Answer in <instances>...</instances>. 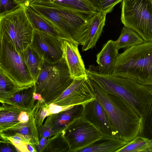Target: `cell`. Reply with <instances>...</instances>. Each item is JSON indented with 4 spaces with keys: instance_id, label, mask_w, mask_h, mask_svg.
Segmentation results:
<instances>
[{
    "instance_id": "cell-33",
    "label": "cell",
    "mask_w": 152,
    "mask_h": 152,
    "mask_svg": "<svg viewBox=\"0 0 152 152\" xmlns=\"http://www.w3.org/2000/svg\"><path fill=\"white\" fill-rule=\"evenodd\" d=\"M49 138L44 137L41 138L39 139L38 145L35 148L36 152H41L43 148L47 144Z\"/></svg>"
},
{
    "instance_id": "cell-21",
    "label": "cell",
    "mask_w": 152,
    "mask_h": 152,
    "mask_svg": "<svg viewBox=\"0 0 152 152\" xmlns=\"http://www.w3.org/2000/svg\"><path fill=\"white\" fill-rule=\"evenodd\" d=\"M34 92V85L27 88L20 89L4 103L18 107L29 113L33 107L36 101L33 97Z\"/></svg>"
},
{
    "instance_id": "cell-13",
    "label": "cell",
    "mask_w": 152,
    "mask_h": 152,
    "mask_svg": "<svg viewBox=\"0 0 152 152\" xmlns=\"http://www.w3.org/2000/svg\"><path fill=\"white\" fill-rule=\"evenodd\" d=\"M28 4L69 11L85 15H94L98 12L97 8L89 0H32Z\"/></svg>"
},
{
    "instance_id": "cell-14",
    "label": "cell",
    "mask_w": 152,
    "mask_h": 152,
    "mask_svg": "<svg viewBox=\"0 0 152 152\" xmlns=\"http://www.w3.org/2000/svg\"><path fill=\"white\" fill-rule=\"evenodd\" d=\"M77 43L63 40V57L67 66L70 77L74 80L86 76V69Z\"/></svg>"
},
{
    "instance_id": "cell-17",
    "label": "cell",
    "mask_w": 152,
    "mask_h": 152,
    "mask_svg": "<svg viewBox=\"0 0 152 152\" xmlns=\"http://www.w3.org/2000/svg\"><path fill=\"white\" fill-rule=\"evenodd\" d=\"M29 119L26 123H20L10 128L0 132V137L5 138L14 134H21L31 140L35 147L38 145L39 138L37 127L31 111L28 113Z\"/></svg>"
},
{
    "instance_id": "cell-2",
    "label": "cell",
    "mask_w": 152,
    "mask_h": 152,
    "mask_svg": "<svg viewBox=\"0 0 152 152\" xmlns=\"http://www.w3.org/2000/svg\"><path fill=\"white\" fill-rule=\"evenodd\" d=\"M90 79L96 99L107 113L116 138L128 142L136 136L142 135L144 129L142 115L124 100L106 92Z\"/></svg>"
},
{
    "instance_id": "cell-11",
    "label": "cell",
    "mask_w": 152,
    "mask_h": 152,
    "mask_svg": "<svg viewBox=\"0 0 152 152\" xmlns=\"http://www.w3.org/2000/svg\"><path fill=\"white\" fill-rule=\"evenodd\" d=\"M63 39L34 29L29 46L44 61L49 63L54 64L63 58Z\"/></svg>"
},
{
    "instance_id": "cell-41",
    "label": "cell",
    "mask_w": 152,
    "mask_h": 152,
    "mask_svg": "<svg viewBox=\"0 0 152 152\" xmlns=\"http://www.w3.org/2000/svg\"><path fill=\"white\" fill-rule=\"evenodd\" d=\"M2 130V129L0 128V132H1V131Z\"/></svg>"
},
{
    "instance_id": "cell-9",
    "label": "cell",
    "mask_w": 152,
    "mask_h": 152,
    "mask_svg": "<svg viewBox=\"0 0 152 152\" xmlns=\"http://www.w3.org/2000/svg\"><path fill=\"white\" fill-rule=\"evenodd\" d=\"M61 132L70 152H76L103 136L99 130L82 116L72 122Z\"/></svg>"
},
{
    "instance_id": "cell-39",
    "label": "cell",
    "mask_w": 152,
    "mask_h": 152,
    "mask_svg": "<svg viewBox=\"0 0 152 152\" xmlns=\"http://www.w3.org/2000/svg\"><path fill=\"white\" fill-rule=\"evenodd\" d=\"M10 143L11 144V143L8 141H2L0 140V144L1 143Z\"/></svg>"
},
{
    "instance_id": "cell-3",
    "label": "cell",
    "mask_w": 152,
    "mask_h": 152,
    "mask_svg": "<svg viewBox=\"0 0 152 152\" xmlns=\"http://www.w3.org/2000/svg\"><path fill=\"white\" fill-rule=\"evenodd\" d=\"M111 75L152 85V41L131 47L118 54Z\"/></svg>"
},
{
    "instance_id": "cell-5",
    "label": "cell",
    "mask_w": 152,
    "mask_h": 152,
    "mask_svg": "<svg viewBox=\"0 0 152 152\" xmlns=\"http://www.w3.org/2000/svg\"><path fill=\"white\" fill-rule=\"evenodd\" d=\"M74 80L70 77L64 58L54 64L44 61L34 84V92L40 94L48 105L59 97Z\"/></svg>"
},
{
    "instance_id": "cell-35",
    "label": "cell",
    "mask_w": 152,
    "mask_h": 152,
    "mask_svg": "<svg viewBox=\"0 0 152 152\" xmlns=\"http://www.w3.org/2000/svg\"><path fill=\"white\" fill-rule=\"evenodd\" d=\"M15 151L14 149L12 148L8 145L3 146L0 148V152H11Z\"/></svg>"
},
{
    "instance_id": "cell-29",
    "label": "cell",
    "mask_w": 152,
    "mask_h": 152,
    "mask_svg": "<svg viewBox=\"0 0 152 152\" xmlns=\"http://www.w3.org/2000/svg\"><path fill=\"white\" fill-rule=\"evenodd\" d=\"M21 6L15 0H0V16L12 12Z\"/></svg>"
},
{
    "instance_id": "cell-25",
    "label": "cell",
    "mask_w": 152,
    "mask_h": 152,
    "mask_svg": "<svg viewBox=\"0 0 152 152\" xmlns=\"http://www.w3.org/2000/svg\"><path fill=\"white\" fill-rule=\"evenodd\" d=\"M20 88L0 68V103L6 102Z\"/></svg>"
},
{
    "instance_id": "cell-30",
    "label": "cell",
    "mask_w": 152,
    "mask_h": 152,
    "mask_svg": "<svg viewBox=\"0 0 152 152\" xmlns=\"http://www.w3.org/2000/svg\"><path fill=\"white\" fill-rule=\"evenodd\" d=\"M123 0H101L97 7L98 12L107 13L111 12L114 7Z\"/></svg>"
},
{
    "instance_id": "cell-34",
    "label": "cell",
    "mask_w": 152,
    "mask_h": 152,
    "mask_svg": "<svg viewBox=\"0 0 152 152\" xmlns=\"http://www.w3.org/2000/svg\"><path fill=\"white\" fill-rule=\"evenodd\" d=\"M29 119V113L25 111H21L19 117V119L20 123L27 122L28 121Z\"/></svg>"
},
{
    "instance_id": "cell-19",
    "label": "cell",
    "mask_w": 152,
    "mask_h": 152,
    "mask_svg": "<svg viewBox=\"0 0 152 152\" xmlns=\"http://www.w3.org/2000/svg\"><path fill=\"white\" fill-rule=\"evenodd\" d=\"M128 142L119 139L103 136L78 152H117Z\"/></svg>"
},
{
    "instance_id": "cell-23",
    "label": "cell",
    "mask_w": 152,
    "mask_h": 152,
    "mask_svg": "<svg viewBox=\"0 0 152 152\" xmlns=\"http://www.w3.org/2000/svg\"><path fill=\"white\" fill-rule=\"evenodd\" d=\"M2 104L0 107V128L3 130L20 123L19 115L24 110L9 104Z\"/></svg>"
},
{
    "instance_id": "cell-4",
    "label": "cell",
    "mask_w": 152,
    "mask_h": 152,
    "mask_svg": "<svg viewBox=\"0 0 152 152\" xmlns=\"http://www.w3.org/2000/svg\"><path fill=\"white\" fill-rule=\"evenodd\" d=\"M53 25L64 40L83 45L94 15H85L69 11L28 4V5Z\"/></svg>"
},
{
    "instance_id": "cell-28",
    "label": "cell",
    "mask_w": 152,
    "mask_h": 152,
    "mask_svg": "<svg viewBox=\"0 0 152 152\" xmlns=\"http://www.w3.org/2000/svg\"><path fill=\"white\" fill-rule=\"evenodd\" d=\"M48 107L44 101H36L31 110L37 128L43 125L45 118L50 115Z\"/></svg>"
},
{
    "instance_id": "cell-7",
    "label": "cell",
    "mask_w": 152,
    "mask_h": 152,
    "mask_svg": "<svg viewBox=\"0 0 152 152\" xmlns=\"http://www.w3.org/2000/svg\"><path fill=\"white\" fill-rule=\"evenodd\" d=\"M0 29L11 40L18 52L23 51L30 45L34 28L25 11V6L0 16Z\"/></svg>"
},
{
    "instance_id": "cell-20",
    "label": "cell",
    "mask_w": 152,
    "mask_h": 152,
    "mask_svg": "<svg viewBox=\"0 0 152 152\" xmlns=\"http://www.w3.org/2000/svg\"><path fill=\"white\" fill-rule=\"evenodd\" d=\"M26 14L34 29L56 38L64 40L60 32L52 25L28 6H25Z\"/></svg>"
},
{
    "instance_id": "cell-24",
    "label": "cell",
    "mask_w": 152,
    "mask_h": 152,
    "mask_svg": "<svg viewBox=\"0 0 152 152\" xmlns=\"http://www.w3.org/2000/svg\"><path fill=\"white\" fill-rule=\"evenodd\" d=\"M115 42L118 50L127 49L145 42L136 32L125 26L123 28L119 37Z\"/></svg>"
},
{
    "instance_id": "cell-26",
    "label": "cell",
    "mask_w": 152,
    "mask_h": 152,
    "mask_svg": "<svg viewBox=\"0 0 152 152\" xmlns=\"http://www.w3.org/2000/svg\"><path fill=\"white\" fill-rule=\"evenodd\" d=\"M117 152H152V139L137 136Z\"/></svg>"
},
{
    "instance_id": "cell-18",
    "label": "cell",
    "mask_w": 152,
    "mask_h": 152,
    "mask_svg": "<svg viewBox=\"0 0 152 152\" xmlns=\"http://www.w3.org/2000/svg\"><path fill=\"white\" fill-rule=\"evenodd\" d=\"M107 13L98 12L94 15L90 22L87 34L82 49L86 51L95 46L101 35L105 24Z\"/></svg>"
},
{
    "instance_id": "cell-10",
    "label": "cell",
    "mask_w": 152,
    "mask_h": 152,
    "mask_svg": "<svg viewBox=\"0 0 152 152\" xmlns=\"http://www.w3.org/2000/svg\"><path fill=\"white\" fill-rule=\"evenodd\" d=\"M96 99L90 79L86 76L75 79L62 94L51 103L64 106L83 104Z\"/></svg>"
},
{
    "instance_id": "cell-27",
    "label": "cell",
    "mask_w": 152,
    "mask_h": 152,
    "mask_svg": "<svg viewBox=\"0 0 152 152\" xmlns=\"http://www.w3.org/2000/svg\"><path fill=\"white\" fill-rule=\"evenodd\" d=\"M42 152H70L68 144L63 137L62 132L49 138Z\"/></svg>"
},
{
    "instance_id": "cell-31",
    "label": "cell",
    "mask_w": 152,
    "mask_h": 152,
    "mask_svg": "<svg viewBox=\"0 0 152 152\" xmlns=\"http://www.w3.org/2000/svg\"><path fill=\"white\" fill-rule=\"evenodd\" d=\"M39 139L41 138H49L54 135L51 129L49 127L43 125L37 128Z\"/></svg>"
},
{
    "instance_id": "cell-15",
    "label": "cell",
    "mask_w": 152,
    "mask_h": 152,
    "mask_svg": "<svg viewBox=\"0 0 152 152\" xmlns=\"http://www.w3.org/2000/svg\"><path fill=\"white\" fill-rule=\"evenodd\" d=\"M83 107V104L76 105L67 110L50 114L45 118L43 125L50 128L54 135L61 132L72 122L82 116Z\"/></svg>"
},
{
    "instance_id": "cell-12",
    "label": "cell",
    "mask_w": 152,
    "mask_h": 152,
    "mask_svg": "<svg viewBox=\"0 0 152 152\" xmlns=\"http://www.w3.org/2000/svg\"><path fill=\"white\" fill-rule=\"evenodd\" d=\"M83 106L82 117L84 119L95 127L103 136L116 138L107 113L96 99L85 103Z\"/></svg>"
},
{
    "instance_id": "cell-1",
    "label": "cell",
    "mask_w": 152,
    "mask_h": 152,
    "mask_svg": "<svg viewBox=\"0 0 152 152\" xmlns=\"http://www.w3.org/2000/svg\"><path fill=\"white\" fill-rule=\"evenodd\" d=\"M86 72V76L105 91L119 96L133 107L143 118L144 131L146 128L151 132L152 85L102 74L93 65H90Z\"/></svg>"
},
{
    "instance_id": "cell-22",
    "label": "cell",
    "mask_w": 152,
    "mask_h": 152,
    "mask_svg": "<svg viewBox=\"0 0 152 152\" xmlns=\"http://www.w3.org/2000/svg\"><path fill=\"white\" fill-rule=\"evenodd\" d=\"M19 54L23 59L35 83L41 70L44 60L29 46Z\"/></svg>"
},
{
    "instance_id": "cell-37",
    "label": "cell",
    "mask_w": 152,
    "mask_h": 152,
    "mask_svg": "<svg viewBox=\"0 0 152 152\" xmlns=\"http://www.w3.org/2000/svg\"><path fill=\"white\" fill-rule=\"evenodd\" d=\"M21 5L26 6L32 0H15Z\"/></svg>"
},
{
    "instance_id": "cell-32",
    "label": "cell",
    "mask_w": 152,
    "mask_h": 152,
    "mask_svg": "<svg viewBox=\"0 0 152 152\" xmlns=\"http://www.w3.org/2000/svg\"><path fill=\"white\" fill-rule=\"evenodd\" d=\"M73 106H61L51 103L48 104V110L50 114H54L68 109Z\"/></svg>"
},
{
    "instance_id": "cell-40",
    "label": "cell",
    "mask_w": 152,
    "mask_h": 152,
    "mask_svg": "<svg viewBox=\"0 0 152 152\" xmlns=\"http://www.w3.org/2000/svg\"><path fill=\"white\" fill-rule=\"evenodd\" d=\"M1 38H2V34L1 32L0 29V48L1 47Z\"/></svg>"
},
{
    "instance_id": "cell-6",
    "label": "cell",
    "mask_w": 152,
    "mask_h": 152,
    "mask_svg": "<svg viewBox=\"0 0 152 152\" xmlns=\"http://www.w3.org/2000/svg\"><path fill=\"white\" fill-rule=\"evenodd\" d=\"M121 17L124 26L152 41V0H123Z\"/></svg>"
},
{
    "instance_id": "cell-36",
    "label": "cell",
    "mask_w": 152,
    "mask_h": 152,
    "mask_svg": "<svg viewBox=\"0 0 152 152\" xmlns=\"http://www.w3.org/2000/svg\"><path fill=\"white\" fill-rule=\"evenodd\" d=\"M33 97L35 101H44L41 95L39 93L34 92L33 94Z\"/></svg>"
},
{
    "instance_id": "cell-16",
    "label": "cell",
    "mask_w": 152,
    "mask_h": 152,
    "mask_svg": "<svg viewBox=\"0 0 152 152\" xmlns=\"http://www.w3.org/2000/svg\"><path fill=\"white\" fill-rule=\"evenodd\" d=\"M118 50L115 41L110 40L104 44L101 50L96 56V67L100 72L111 75L113 70L118 54Z\"/></svg>"
},
{
    "instance_id": "cell-8",
    "label": "cell",
    "mask_w": 152,
    "mask_h": 152,
    "mask_svg": "<svg viewBox=\"0 0 152 152\" xmlns=\"http://www.w3.org/2000/svg\"><path fill=\"white\" fill-rule=\"evenodd\" d=\"M1 34L0 68L20 89L33 86L34 82L21 56L10 39Z\"/></svg>"
},
{
    "instance_id": "cell-38",
    "label": "cell",
    "mask_w": 152,
    "mask_h": 152,
    "mask_svg": "<svg viewBox=\"0 0 152 152\" xmlns=\"http://www.w3.org/2000/svg\"><path fill=\"white\" fill-rule=\"evenodd\" d=\"M96 8L97 5L101 0H89Z\"/></svg>"
}]
</instances>
